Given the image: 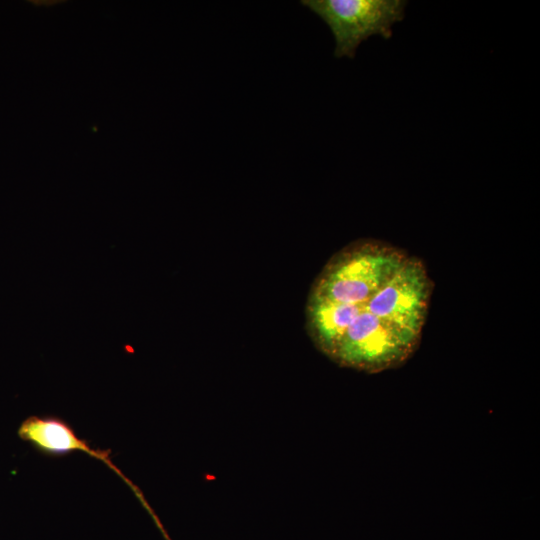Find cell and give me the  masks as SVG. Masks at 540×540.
I'll list each match as a JSON object with an SVG mask.
<instances>
[{
	"instance_id": "7a4b0ae2",
	"label": "cell",
	"mask_w": 540,
	"mask_h": 540,
	"mask_svg": "<svg viewBox=\"0 0 540 540\" xmlns=\"http://www.w3.org/2000/svg\"><path fill=\"white\" fill-rule=\"evenodd\" d=\"M330 28L336 58H354L359 45L371 36L391 38L392 26L403 20V0H303L300 2Z\"/></svg>"
},
{
	"instance_id": "6da1fadb",
	"label": "cell",
	"mask_w": 540,
	"mask_h": 540,
	"mask_svg": "<svg viewBox=\"0 0 540 540\" xmlns=\"http://www.w3.org/2000/svg\"><path fill=\"white\" fill-rule=\"evenodd\" d=\"M432 291L421 259L380 240H357L314 281L308 333L341 366L367 373L398 368L420 345Z\"/></svg>"
},
{
	"instance_id": "3957f363",
	"label": "cell",
	"mask_w": 540,
	"mask_h": 540,
	"mask_svg": "<svg viewBox=\"0 0 540 540\" xmlns=\"http://www.w3.org/2000/svg\"><path fill=\"white\" fill-rule=\"evenodd\" d=\"M18 436L44 456L61 458L82 451L101 460L122 478L124 477L111 461V450L93 449L89 442L79 438L73 427L61 417L29 416L21 422Z\"/></svg>"
}]
</instances>
